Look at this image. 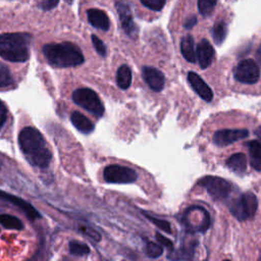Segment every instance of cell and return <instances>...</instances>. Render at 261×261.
Listing matches in <instances>:
<instances>
[{"label":"cell","instance_id":"4dcf8cb0","mask_svg":"<svg viewBox=\"0 0 261 261\" xmlns=\"http://www.w3.org/2000/svg\"><path fill=\"white\" fill-rule=\"evenodd\" d=\"M141 3L147 8L154 11H160L165 5L164 0H141Z\"/></svg>","mask_w":261,"mask_h":261},{"label":"cell","instance_id":"484cf974","mask_svg":"<svg viewBox=\"0 0 261 261\" xmlns=\"http://www.w3.org/2000/svg\"><path fill=\"white\" fill-rule=\"evenodd\" d=\"M68 247H69L70 254L75 256H85L90 253L89 246L77 241H70Z\"/></svg>","mask_w":261,"mask_h":261},{"label":"cell","instance_id":"d590c367","mask_svg":"<svg viewBox=\"0 0 261 261\" xmlns=\"http://www.w3.org/2000/svg\"><path fill=\"white\" fill-rule=\"evenodd\" d=\"M197 23V17L195 15L189 16L186 18L185 22H184V28L187 30H191L195 27V24Z\"/></svg>","mask_w":261,"mask_h":261},{"label":"cell","instance_id":"d6a6232c","mask_svg":"<svg viewBox=\"0 0 261 261\" xmlns=\"http://www.w3.org/2000/svg\"><path fill=\"white\" fill-rule=\"evenodd\" d=\"M155 238H156L157 243H158L161 247L167 248V249L169 250V252H172V251L174 250V245H173V243H172L169 239H167L166 237L162 236L160 232H156Z\"/></svg>","mask_w":261,"mask_h":261},{"label":"cell","instance_id":"ba28073f","mask_svg":"<svg viewBox=\"0 0 261 261\" xmlns=\"http://www.w3.org/2000/svg\"><path fill=\"white\" fill-rule=\"evenodd\" d=\"M233 76L242 84H255L260 77L259 65L254 59H244L234 67Z\"/></svg>","mask_w":261,"mask_h":261},{"label":"cell","instance_id":"3957f363","mask_svg":"<svg viewBox=\"0 0 261 261\" xmlns=\"http://www.w3.org/2000/svg\"><path fill=\"white\" fill-rule=\"evenodd\" d=\"M32 36L29 33H4L0 35V56L11 62H24L30 56Z\"/></svg>","mask_w":261,"mask_h":261},{"label":"cell","instance_id":"5b68a950","mask_svg":"<svg viewBox=\"0 0 261 261\" xmlns=\"http://www.w3.org/2000/svg\"><path fill=\"white\" fill-rule=\"evenodd\" d=\"M72 100L75 104L83 107L97 117L104 113V106L95 91L89 88H80L73 91Z\"/></svg>","mask_w":261,"mask_h":261},{"label":"cell","instance_id":"83f0119b","mask_svg":"<svg viewBox=\"0 0 261 261\" xmlns=\"http://www.w3.org/2000/svg\"><path fill=\"white\" fill-rule=\"evenodd\" d=\"M14 83L8 67L0 63V88H6Z\"/></svg>","mask_w":261,"mask_h":261},{"label":"cell","instance_id":"1f68e13d","mask_svg":"<svg viewBox=\"0 0 261 261\" xmlns=\"http://www.w3.org/2000/svg\"><path fill=\"white\" fill-rule=\"evenodd\" d=\"M92 43H93V46L95 47L97 53L104 57L106 56V46L104 45V43L101 41V39H99L96 35H92Z\"/></svg>","mask_w":261,"mask_h":261},{"label":"cell","instance_id":"d6986e66","mask_svg":"<svg viewBox=\"0 0 261 261\" xmlns=\"http://www.w3.org/2000/svg\"><path fill=\"white\" fill-rule=\"evenodd\" d=\"M70 121L73 124V126L76 129H79L81 133L90 134L94 129L93 122L87 116H85L79 111H74L71 113Z\"/></svg>","mask_w":261,"mask_h":261},{"label":"cell","instance_id":"8d00e7d4","mask_svg":"<svg viewBox=\"0 0 261 261\" xmlns=\"http://www.w3.org/2000/svg\"><path fill=\"white\" fill-rule=\"evenodd\" d=\"M255 135L259 138V140L261 141V126H259V127H257L256 128V130H255Z\"/></svg>","mask_w":261,"mask_h":261},{"label":"cell","instance_id":"4316f807","mask_svg":"<svg viewBox=\"0 0 261 261\" xmlns=\"http://www.w3.org/2000/svg\"><path fill=\"white\" fill-rule=\"evenodd\" d=\"M142 213L145 215L146 218H148L154 225H156L158 228H160L161 230H163L164 232L166 233H171V225L170 223L167 221V220H164V219H160V218H157L149 213H147L146 211H142Z\"/></svg>","mask_w":261,"mask_h":261},{"label":"cell","instance_id":"8fae6325","mask_svg":"<svg viewBox=\"0 0 261 261\" xmlns=\"http://www.w3.org/2000/svg\"><path fill=\"white\" fill-rule=\"evenodd\" d=\"M115 7L119 15V19H120V23L123 32L130 38H135L138 34V29L136 23L134 22L133 13L128 4H126L125 2H116Z\"/></svg>","mask_w":261,"mask_h":261},{"label":"cell","instance_id":"603a6c76","mask_svg":"<svg viewBox=\"0 0 261 261\" xmlns=\"http://www.w3.org/2000/svg\"><path fill=\"white\" fill-rule=\"evenodd\" d=\"M0 224L8 229L21 230L23 228L22 222L17 217L10 214H0Z\"/></svg>","mask_w":261,"mask_h":261},{"label":"cell","instance_id":"52a82bcc","mask_svg":"<svg viewBox=\"0 0 261 261\" xmlns=\"http://www.w3.org/2000/svg\"><path fill=\"white\" fill-rule=\"evenodd\" d=\"M103 177L110 184H132L137 180L138 173L129 167L111 164L105 167Z\"/></svg>","mask_w":261,"mask_h":261},{"label":"cell","instance_id":"836d02e7","mask_svg":"<svg viewBox=\"0 0 261 261\" xmlns=\"http://www.w3.org/2000/svg\"><path fill=\"white\" fill-rule=\"evenodd\" d=\"M58 1L56 0H45V1H39L38 6L43 10H51L55 6L58 5Z\"/></svg>","mask_w":261,"mask_h":261},{"label":"cell","instance_id":"44dd1931","mask_svg":"<svg viewBox=\"0 0 261 261\" xmlns=\"http://www.w3.org/2000/svg\"><path fill=\"white\" fill-rule=\"evenodd\" d=\"M180 52L184 58L189 62H196V50L194 46V38L191 35L185 36L180 41Z\"/></svg>","mask_w":261,"mask_h":261},{"label":"cell","instance_id":"2e32d148","mask_svg":"<svg viewBox=\"0 0 261 261\" xmlns=\"http://www.w3.org/2000/svg\"><path fill=\"white\" fill-rule=\"evenodd\" d=\"M196 56L198 58L200 67L203 69L207 68L212 63L215 56V51L208 40L203 39L202 41H200L197 46Z\"/></svg>","mask_w":261,"mask_h":261},{"label":"cell","instance_id":"ac0fdd59","mask_svg":"<svg viewBox=\"0 0 261 261\" xmlns=\"http://www.w3.org/2000/svg\"><path fill=\"white\" fill-rule=\"evenodd\" d=\"M250 164L251 166L258 171H261V142L257 140H252L247 143Z\"/></svg>","mask_w":261,"mask_h":261},{"label":"cell","instance_id":"e575fe53","mask_svg":"<svg viewBox=\"0 0 261 261\" xmlns=\"http://www.w3.org/2000/svg\"><path fill=\"white\" fill-rule=\"evenodd\" d=\"M7 119V108L5 104L0 100V129Z\"/></svg>","mask_w":261,"mask_h":261},{"label":"cell","instance_id":"8992f818","mask_svg":"<svg viewBox=\"0 0 261 261\" xmlns=\"http://www.w3.org/2000/svg\"><path fill=\"white\" fill-rule=\"evenodd\" d=\"M198 184L205 188L208 194L215 201L227 200L232 192L231 182L219 176L207 175L202 177Z\"/></svg>","mask_w":261,"mask_h":261},{"label":"cell","instance_id":"7402d4cb","mask_svg":"<svg viewBox=\"0 0 261 261\" xmlns=\"http://www.w3.org/2000/svg\"><path fill=\"white\" fill-rule=\"evenodd\" d=\"M116 84L121 90H126L132 84V70L128 65H121L116 71Z\"/></svg>","mask_w":261,"mask_h":261},{"label":"cell","instance_id":"ffe728a7","mask_svg":"<svg viewBox=\"0 0 261 261\" xmlns=\"http://www.w3.org/2000/svg\"><path fill=\"white\" fill-rule=\"evenodd\" d=\"M225 165L231 171L236 173H242L247 169V157L243 153H234L226 159Z\"/></svg>","mask_w":261,"mask_h":261},{"label":"cell","instance_id":"d4e9b609","mask_svg":"<svg viewBox=\"0 0 261 261\" xmlns=\"http://www.w3.org/2000/svg\"><path fill=\"white\" fill-rule=\"evenodd\" d=\"M145 253L149 258L156 259L163 254V247H161L158 243H155L152 241H146Z\"/></svg>","mask_w":261,"mask_h":261},{"label":"cell","instance_id":"9c48e42d","mask_svg":"<svg viewBox=\"0 0 261 261\" xmlns=\"http://www.w3.org/2000/svg\"><path fill=\"white\" fill-rule=\"evenodd\" d=\"M203 207L202 206H190L188 207L181 217V221L186 227V230L189 233H196V232H205L208 227L205 226L203 223L199 222V215L201 214V212L203 211Z\"/></svg>","mask_w":261,"mask_h":261},{"label":"cell","instance_id":"f1b7e54d","mask_svg":"<svg viewBox=\"0 0 261 261\" xmlns=\"http://www.w3.org/2000/svg\"><path fill=\"white\" fill-rule=\"evenodd\" d=\"M217 4L216 1L211 0H199L198 1V10L203 16H208L213 11L215 5Z\"/></svg>","mask_w":261,"mask_h":261},{"label":"cell","instance_id":"30bf717a","mask_svg":"<svg viewBox=\"0 0 261 261\" xmlns=\"http://www.w3.org/2000/svg\"><path fill=\"white\" fill-rule=\"evenodd\" d=\"M248 136L249 132L246 128H224L214 133L213 142L218 147H226Z\"/></svg>","mask_w":261,"mask_h":261},{"label":"cell","instance_id":"5bb4252c","mask_svg":"<svg viewBox=\"0 0 261 261\" xmlns=\"http://www.w3.org/2000/svg\"><path fill=\"white\" fill-rule=\"evenodd\" d=\"M0 199L3 200V201H7V202L13 204L14 206L18 207L20 210H22L27 214V216L31 220H35V219L41 217L40 213L36 210V208H34L29 202L24 201L23 199H21L17 196H14V195L5 193L3 191H0Z\"/></svg>","mask_w":261,"mask_h":261},{"label":"cell","instance_id":"f35d334b","mask_svg":"<svg viewBox=\"0 0 261 261\" xmlns=\"http://www.w3.org/2000/svg\"><path fill=\"white\" fill-rule=\"evenodd\" d=\"M222 261H230V260H228V259H225V260H222Z\"/></svg>","mask_w":261,"mask_h":261},{"label":"cell","instance_id":"7a4b0ae2","mask_svg":"<svg viewBox=\"0 0 261 261\" xmlns=\"http://www.w3.org/2000/svg\"><path fill=\"white\" fill-rule=\"evenodd\" d=\"M43 53L50 65L54 67H73L84 62L81 49L73 43L61 42L46 44Z\"/></svg>","mask_w":261,"mask_h":261},{"label":"cell","instance_id":"7c38bea8","mask_svg":"<svg viewBox=\"0 0 261 261\" xmlns=\"http://www.w3.org/2000/svg\"><path fill=\"white\" fill-rule=\"evenodd\" d=\"M143 79L151 90L160 92L165 84V76L159 69L151 66H144L142 68Z\"/></svg>","mask_w":261,"mask_h":261},{"label":"cell","instance_id":"277c9868","mask_svg":"<svg viewBox=\"0 0 261 261\" xmlns=\"http://www.w3.org/2000/svg\"><path fill=\"white\" fill-rule=\"evenodd\" d=\"M228 208L230 213L239 221H245L255 216L258 208V201L252 192H246L233 198L229 202Z\"/></svg>","mask_w":261,"mask_h":261},{"label":"cell","instance_id":"f546056e","mask_svg":"<svg viewBox=\"0 0 261 261\" xmlns=\"http://www.w3.org/2000/svg\"><path fill=\"white\" fill-rule=\"evenodd\" d=\"M79 229H80V231H81L83 234H85L86 237L90 238L91 240H93V241H95V242H99V241L101 240L100 233H99L96 229H94L93 227H91V226H88V225H81V226L79 227Z\"/></svg>","mask_w":261,"mask_h":261},{"label":"cell","instance_id":"9a60e30c","mask_svg":"<svg viewBox=\"0 0 261 261\" xmlns=\"http://www.w3.org/2000/svg\"><path fill=\"white\" fill-rule=\"evenodd\" d=\"M188 81L194 91L206 102H211L213 99V92L211 88L204 82V80L194 71L188 72Z\"/></svg>","mask_w":261,"mask_h":261},{"label":"cell","instance_id":"6da1fadb","mask_svg":"<svg viewBox=\"0 0 261 261\" xmlns=\"http://www.w3.org/2000/svg\"><path fill=\"white\" fill-rule=\"evenodd\" d=\"M18 144L27 160L35 166L45 168L49 165L52 153L43 135L33 126H25L18 135Z\"/></svg>","mask_w":261,"mask_h":261},{"label":"cell","instance_id":"74e56055","mask_svg":"<svg viewBox=\"0 0 261 261\" xmlns=\"http://www.w3.org/2000/svg\"><path fill=\"white\" fill-rule=\"evenodd\" d=\"M257 56H258L259 60L261 61V46L259 47V49H258V51H257Z\"/></svg>","mask_w":261,"mask_h":261},{"label":"cell","instance_id":"4fadbf2b","mask_svg":"<svg viewBox=\"0 0 261 261\" xmlns=\"http://www.w3.org/2000/svg\"><path fill=\"white\" fill-rule=\"evenodd\" d=\"M198 242L196 240H185L177 250H173L168 254V258L172 261H192L196 251Z\"/></svg>","mask_w":261,"mask_h":261},{"label":"cell","instance_id":"e0dca14e","mask_svg":"<svg viewBox=\"0 0 261 261\" xmlns=\"http://www.w3.org/2000/svg\"><path fill=\"white\" fill-rule=\"evenodd\" d=\"M89 22L96 29L102 31H108L110 27V20L108 15L101 9L91 8L87 11Z\"/></svg>","mask_w":261,"mask_h":261},{"label":"cell","instance_id":"cb8c5ba5","mask_svg":"<svg viewBox=\"0 0 261 261\" xmlns=\"http://www.w3.org/2000/svg\"><path fill=\"white\" fill-rule=\"evenodd\" d=\"M227 35V24L224 21H218L213 25L212 37L216 45H221Z\"/></svg>","mask_w":261,"mask_h":261}]
</instances>
